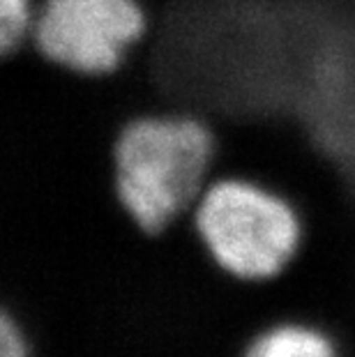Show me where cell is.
I'll return each instance as SVG.
<instances>
[{
  "instance_id": "5",
  "label": "cell",
  "mask_w": 355,
  "mask_h": 357,
  "mask_svg": "<svg viewBox=\"0 0 355 357\" xmlns=\"http://www.w3.org/2000/svg\"><path fill=\"white\" fill-rule=\"evenodd\" d=\"M37 0H0V53L24 47L30 37Z\"/></svg>"
},
{
  "instance_id": "7",
  "label": "cell",
  "mask_w": 355,
  "mask_h": 357,
  "mask_svg": "<svg viewBox=\"0 0 355 357\" xmlns=\"http://www.w3.org/2000/svg\"><path fill=\"white\" fill-rule=\"evenodd\" d=\"M270 295H273V305H275V309H277V314L284 318V321H296V318H291L289 314H286L284 311V307H282V302H279V298H277V291H275V277L270 279ZM314 321V318H312ZM307 323V321H305ZM355 323H346V325H339V328H332V330H326V332H337V330H344V328H353ZM316 328H319V325H316ZM323 330V328H321Z\"/></svg>"
},
{
  "instance_id": "2",
  "label": "cell",
  "mask_w": 355,
  "mask_h": 357,
  "mask_svg": "<svg viewBox=\"0 0 355 357\" xmlns=\"http://www.w3.org/2000/svg\"><path fill=\"white\" fill-rule=\"evenodd\" d=\"M192 224L226 275L266 281L296 258L302 219L291 199L247 176H217L192 210Z\"/></svg>"
},
{
  "instance_id": "3",
  "label": "cell",
  "mask_w": 355,
  "mask_h": 357,
  "mask_svg": "<svg viewBox=\"0 0 355 357\" xmlns=\"http://www.w3.org/2000/svg\"><path fill=\"white\" fill-rule=\"evenodd\" d=\"M148 28L141 0H37L28 44L60 70L100 79L123 67Z\"/></svg>"
},
{
  "instance_id": "4",
  "label": "cell",
  "mask_w": 355,
  "mask_h": 357,
  "mask_svg": "<svg viewBox=\"0 0 355 357\" xmlns=\"http://www.w3.org/2000/svg\"><path fill=\"white\" fill-rule=\"evenodd\" d=\"M245 357H342V353L326 330L302 321H282L256 334Z\"/></svg>"
},
{
  "instance_id": "1",
  "label": "cell",
  "mask_w": 355,
  "mask_h": 357,
  "mask_svg": "<svg viewBox=\"0 0 355 357\" xmlns=\"http://www.w3.org/2000/svg\"><path fill=\"white\" fill-rule=\"evenodd\" d=\"M217 134L183 109L132 116L113 141V187L125 212L146 233H162L192 215L215 178Z\"/></svg>"
},
{
  "instance_id": "6",
  "label": "cell",
  "mask_w": 355,
  "mask_h": 357,
  "mask_svg": "<svg viewBox=\"0 0 355 357\" xmlns=\"http://www.w3.org/2000/svg\"><path fill=\"white\" fill-rule=\"evenodd\" d=\"M0 357H33L26 332L5 309H0Z\"/></svg>"
}]
</instances>
